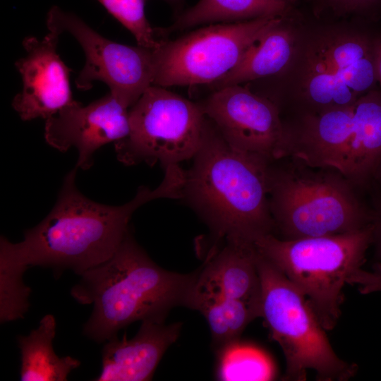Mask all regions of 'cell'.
<instances>
[{
    "label": "cell",
    "mask_w": 381,
    "mask_h": 381,
    "mask_svg": "<svg viewBox=\"0 0 381 381\" xmlns=\"http://www.w3.org/2000/svg\"><path fill=\"white\" fill-rule=\"evenodd\" d=\"M373 21L334 19L300 11L295 51L280 73L252 90L272 102L282 119L353 105L377 88Z\"/></svg>",
    "instance_id": "6da1fadb"
},
{
    "label": "cell",
    "mask_w": 381,
    "mask_h": 381,
    "mask_svg": "<svg viewBox=\"0 0 381 381\" xmlns=\"http://www.w3.org/2000/svg\"><path fill=\"white\" fill-rule=\"evenodd\" d=\"M77 167L65 176L57 200L47 216L24 233L23 241L0 238V260L26 271L33 266L50 267L59 275L70 269L78 275L109 260L130 229L134 212L159 198H171L166 181L154 190L140 186L134 198L119 206L93 201L78 189Z\"/></svg>",
    "instance_id": "7a4b0ae2"
},
{
    "label": "cell",
    "mask_w": 381,
    "mask_h": 381,
    "mask_svg": "<svg viewBox=\"0 0 381 381\" xmlns=\"http://www.w3.org/2000/svg\"><path fill=\"white\" fill-rule=\"evenodd\" d=\"M192 159L181 199L218 238L254 243L275 235L267 179L271 162L231 146L207 116Z\"/></svg>",
    "instance_id": "3957f363"
},
{
    "label": "cell",
    "mask_w": 381,
    "mask_h": 381,
    "mask_svg": "<svg viewBox=\"0 0 381 381\" xmlns=\"http://www.w3.org/2000/svg\"><path fill=\"white\" fill-rule=\"evenodd\" d=\"M198 270L181 274L157 265L131 231L114 254L80 276L71 295L82 305H93L83 333L107 341L136 321H164L174 308H190Z\"/></svg>",
    "instance_id": "277c9868"
},
{
    "label": "cell",
    "mask_w": 381,
    "mask_h": 381,
    "mask_svg": "<svg viewBox=\"0 0 381 381\" xmlns=\"http://www.w3.org/2000/svg\"><path fill=\"white\" fill-rule=\"evenodd\" d=\"M267 188L275 236L283 240L352 233L372 223L368 193L332 167L287 155L269 163Z\"/></svg>",
    "instance_id": "5b68a950"
},
{
    "label": "cell",
    "mask_w": 381,
    "mask_h": 381,
    "mask_svg": "<svg viewBox=\"0 0 381 381\" xmlns=\"http://www.w3.org/2000/svg\"><path fill=\"white\" fill-rule=\"evenodd\" d=\"M372 241L371 224L352 233L292 240L268 234L253 244L306 296L322 327L331 330L341 315L343 287L361 267Z\"/></svg>",
    "instance_id": "8992f818"
},
{
    "label": "cell",
    "mask_w": 381,
    "mask_h": 381,
    "mask_svg": "<svg viewBox=\"0 0 381 381\" xmlns=\"http://www.w3.org/2000/svg\"><path fill=\"white\" fill-rule=\"evenodd\" d=\"M256 263L261 285L260 317L284 355V380L303 381L308 370H314L320 381L353 377L357 365L334 352L306 296L258 251Z\"/></svg>",
    "instance_id": "52a82bcc"
},
{
    "label": "cell",
    "mask_w": 381,
    "mask_h": 381,
    "mask_svg": "<svg viewBox=\"0 0 381 381\" xmlns=\"http://www.w3.org/2000/svg\"><path fill=\"white\" fill-rule=\"evenodd\" d=\"M205 119L200 102L151 85L129 109V133L114 143L117 159L128 166L159 163L163 169L192 159Z\"/></svg>",
    "instance_id": "ba28073f"
},
{
    "label": "cell",
    "mask_w": 381,
    "mask_h": 381,
    "mask_svg": "<svg viewBox=\"0 0 381 381\" xmlns=\"http://www.w3.org/2000/svg\"><path fill=\"white\" fill-rule=\"evenodd\" d=\"M278 18L208 24L153 49L152 85H211L230 72Z\"/></svg>",
    "instance_id": "9c48e42d"
},
{
    "label": "cell",
    "mask_w": 381,
    "mask_h": 381,
    "mask_svg": "<svg viewBox=\"0 0 381 381\" xmlns=\"http://www.w3.org/2000/svg\"><path fill=\"white\" fill-rule=\"evenodd\" d=\"M48 30L70 33L81 46L84 67L75 80L86 90L95 81L108 85L111 93L128 109L152 85L155 75L153 49L128 46L102 36L75 14L57 6L47 14Z\"/></svg>",
    "instance_id": "30bf717a"
},
{
    "label": "cell",
    "mask_w": 381,
    "mask_h": 381,
    "mask_svg": "<svg viewBox=\"0 0 381 381\" xmlns=\"http://www.w3.org/2000/svg\"><path fill=\"white\" fill-rule=\"evenodd\" d=\"M200 104L235 149L268 162L286 156L285 128L279 109L247 84L213 90Z\"/></svg>",
    "instance_id": "8fae6325"
},
{
    "label": "cell",
    "mask_w": 381,
    "mask_h": 381,
    "mask_svg": "<svg viewBox=\"0 0 381 381\" xmlns=\"http://www.w3.org/2000/svg\"><path fill=\"white\" fill-rule=\"evenodd\" d=\"M129 130V109L109 92L85 106L75 100L46 119L44 138L59 151L76 148V167L87 169L98 149L126 138Z\"/></svg>",
    "instance_id": "7c38bea8"
},
{
    "label": "cell",
    "mask_w": 381,
    "mask_h": 381,
    "mask_svg": "<svg viewBox=\"0 0 381 381\" xmlns=\"http://www.w3.org/2000/svg\"><path fill=\"white\" fill-rule=\"evenodd\" d=\"M60 33L54 30L40 40L27 37L26 55L16 62L23 82L12 106L23 121L47 119L75 100L70 85V68L56 52Z\"/></svg>",
    "instance_id": "4fadbf2b"
},
{
    "label": "cell",
    "mask_w": 381,
    "mask_h": 381,
    "mask_svg": "<svg viewBox=\"0 0 381 381\" xmlns=\"http://www.w3.org/2000/svg\"><path fill=\"white\" fill-rule=\"evenodd\" d=\"M253 243L224 240L212 248L198 269L193 295H205L246 303L261 315V285Z\"/></svg>",
    "instance_id": "5bb4252c"
},
{
    "label": "cell",
    "mask_w": 381,
    "mask_h": 381,
    "mask_svg": "<svg viewBox=\"0 0 381 381\" xmlns=\"http://www.w3.org/2000/svg\"><path fill=\"white\" fill-rule=\"evenodd\" d=\"M181 322L144 320L131 339L113 337L102 351V371L97 381L150 380L169 347L179 339Z\"/></svg>",
    "instance_id": "9a60e30c"
},
{
    "label": "cell",
    "mask_w": 381,
    "mask_h": 381,
    "mask_svg": "<svg viewBox=\"0 0 381 381\" xmlns=\"http://www.w3.org/2000/svg\"><path fill=\"white\" fill-rule=\"evenodd\" d=\"M353 104L283 120L286 156L298 157L311 167L339 169L351 133Z\"/></svg>",
    "instance_id": "2e32d148"
},
{
    "label": "cell",
    "mask_w": 381,
    "mask_h": 381,
    "mask_svg": "<svg viewBox=\"0 0 381 381\" xmlns=\"http://www.w3.org/2000/svg\"><path fill=\"white\" fill-rule=\"evenodd\" d=\"M300 10L278 18L230 72L211 84L214 90L274 76L289 64L296 47Z\"/></svg>",
    "instance_id": "e0dca14e"
},
{
    "label": "cell",
    "mask_w": 381,
    "mask_h": 381,
    "mask_svg": "<svg viewBox=\"0 0 381 381\" xmlns=\"http://www.w3.org/2000/svg\"><path fill=\"white\" fill-rule=\"evenodd\" d=\"M380 161L381 89L377 87L353 104L351 133L339 170L367 192Z\"/></svg>",
    "instance_id": "ac0fdd59"
},
{
    "label": "cell",
    "mask_w": 381,
    "mask_h": 381,
    "mask_svg": "<svg viewBox=\"0 0 381 381\" xmlns=\"http://www.w3.org/2000/svg\"><path fill=\"white\" fill-rule=\"evenodd\" d=\"M298 5L295 0H199L179 14L163 32L167 34L212 23L281 18L291 14Z\"/></svg>",
    "instance_id": "d6986e66"
},
{
    "label": "cell",
    "mask_w": 381,
    "mask_h": 381,
    "mask_svg": "<svg viewBox=\"0 0 381 381\" xmlns=\"http://www.w3.org/2000/svg\"><path fill=\"white\" fill-rule=\"evenodd\" d=\"M56 328L54 316L47 314L29 335L18 337L20 380L66 381L68 375L80 366L79 360L69 356L59 357L55 353L52 341Z\"/></svg>",
    "instance_id": "ffe728a7"
},
{
    "label": "cell",
    "mask_w": 381,
    "mask_h": 381,
    "mask_svg": "<svg viewBox=\"0 0 381 381\" xmlns=\"http://www.w3.org/2000/svg\"><path fill=\"white\" fill-rule=\"evenodd\" d=\"M190 308L205 318L217 351L238 340L247 325L260 317L256 310L244 302L205 295H193Z\"/></svg>",
    "instance_id": "44dd1931"
},
{
    "label": "cell",
    "mask_w": 381,
    "mask_h": 381,
    "mask_svg": "<svg viewBox=\"0 0 381 381\" xmlns=\"http://www.w3.org/2000/svg\"><path fill=\"white\" fill-rule=\"evenodd\" d=\"M217 378L222 381H267L276 377L275 365L259 347L241 342H231L219 351Z\"/></svg>",
    "instance_id": "7402d4cb"
},
{
    "label": "cell",
    "mask_w": 381,
    "mask_h": 381,
    "mask_svg": "<svg viewBox=\"0 0 381 381\" xmlns=\"http://www.w3.org/2000/svg\"><path fill=\"white\" fill-rule=\"evenodd\" d=\"M128 29L138 45L156 49L162 40L159 31L149 23L145 15L147 0H97Z\"/></svg>",
    "instance_id": "603a6c76"
},
{
    "label": "cell",
    "mask_w": 381,
    "mask_h": 381,
    "mask_svg": "<svg viewBox=\"0 0 381 381\" xmlns=\"http://www.w3.org/2000/svg\"><path fill=\"white\" fill-rule=\"evenodd\" d=\"M25 271L0 261V320L1 323L23 318L30 303L31 289L23 281Z\"/></svg>",
    "instance_id": "cb8c5ba5"
},
{
    "label": "cell",
    "mask_w": 381,
    "mask_h": 381,
    "mask_svg": "<svg viewBox=\"0 0 381 381\" xmlns=\"http://www.w3.org/2000/svg\"><path fill=\"white\" fill-rule=\"evenodd\" d=\"M319 14L334 18L375 20L381 15V0H307Z\"/></svg>",
    "instance_id": "d4e9b609"
},
{
    "label": "cell",
    "mask_w": 381,
    "mask_h": 381,
    "mask_svg": "<svg viewBox=\"0 0 381 381\" xmlns=\"http://www.w3.org/2000/svg\"><path fill=\"white\" fill-rule=\"evenodd\" d=\"M373 212V241L375 258L381 262V188L373 183L367 191Z\"/></svg>",
    "instance_id": "484cf974"
},
{
    "label": "cell",
    "mask_w": 381,
    "mask_h": 381,
    "mask_svg": "<svg viewBox=\"0 0 381 381\" xmlns=\"http://www.w3.org/2000/svg\"><path fill=\"white\" fill-rule=\"evenodd\" d=\"M359 284L361 292L368 294L381 291V262L373 264L372 271H363L359 277Z\"/></svg>",
    "instance_id": "4316f807"
},
{
    "label": "cell",
    "mask_w": 381,
    "mask_h": 381,
    "mask_svg": "<svg viewBox=\"0 0 381 381\" xmlns=\"http://www.w3.org/2000/svg\"><path fill=\"white\" fill-rule=\"evenodd\" d=\"M375 67L379 83L381 84V35H379L375 46Z\"/></svg>",
    "instance_id": "83f0119b"
},
{
    "label": "cell",
    "mask_w": 381,
    "mask_h": 381,
    "mask_svg": "<svg viewBox=\"0 0 381 381\" xmlns=\"http://www.w3.org/2000/svg\"><path fill=\"white\" fill-rule=\"evenodd\" d=\"M373 182L381 188V161L375 171L373 175Z\"/></svg>",
    "instance_id": "f1b7e54d"
},
{
    "label": "cell",
    "mask_w": 381,
    "mask_h": 381,
    "mask_svg": "<svg viewBox=\"0 0 381 381\" xmlns=\"http://www.w3.org/2000/svg\"><path fill=\"white\" fill-rule=\"evenodd\" d=\"M163 1L168 3L176 10L180 9L183 2V0H163Z\"/></svg>",
    "instance_id": "f546056e"
},
{
    "label": "cell",
    "mask_w": 381,
    "mask_h": 381,
    "mask_svg": "<svg viewBox=\"0 0 381 381\" xmlns=\"http://www.w3.org/2000/svg\"><path fill=\"white\" fill-rule=\"evenodd\" d=\"M296 2L298 4V3L301 1V0H295Z\"/></svg>",
    "instance_id": "4dcf8cb0"
}]
</instances>
